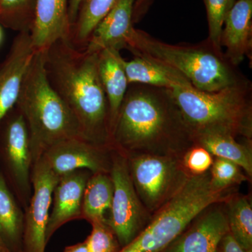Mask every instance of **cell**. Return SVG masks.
Segmentation results:
<instances>
[{"label":"cell","mask_w":252,"mask_h":252,"mask_svg":"<svg viewBox=\"0 0 252 252\" xmlns=\"http://www.w3.org/2000/svg\"><path fill=\"white\" fill-rule=\"evenodd\" d=\"M44 61V51H36L16 104L29 132L33 165L55 144L74 137L84 138L72 111L50 84Z\"/></svg>","instance_id":"obj_3"},{"label":"cell","mask_w":252,"mask_h":252,"mask_svg":"<svg viewBox=\"0 0 252 252\" xmlns=\"http://www.w3.org/2000/svg\"><path fill=\"white\" fill-rule=\"evenodd\" d=\"M36 51L28 32H18L0 63V124L17 102L26 72Z\"/></svg>","instance_id":"obj_13"},{"label":"cell","mask_w":252,"mask_h":252,"mask_svg":"<svg viewBox=\"0 0 252 252\" xmlns=\"http://www.w3.org/2000/svg\"><path fill=\"white\" fill-rule=\"evenodd\" d=\"M147 1H148V0H135V6H134L133 14L137 9L140 10V9L143 6L144 3Z\"/></svg>","instance_id":"obj_33"},{"label":"cell","mask_w":252,"mask_h":252,"mask_svg":"<svg viewBox=\"0 0 252 252\" xmlns=\"http://www.w3.org/2000/svg\"><path fill=\"white\" fill-rule=\"evenodd\" d=\"M92 231L85 240L89 252H119L121 246L107 221L91 223Z\"/></svg>","instance_id":"obj_28"},{"label":"cell","mask_w":252,"mask_h":252,"mask_svg":"<svg viewBox=\"0 0 252 252\" xmlns=\"http://www.w3.org/2000/svg\"><path fill=\"white\" fill-rule=\"evenodd\" d=\"M250 81L215 92L193 86L172 89V95L193 136H231L252 139V102Z\"/></svg>","instance_id":"obj_4"},{"label":"cell","mask_w":252,"mask_h":252,"mask_svg":"<svg viewBox=\"0 0 252 252\" xmlns=\"http://www.w3.org/2000/svg\"><path fill=\"white\" fill-rule=\"evenodd\" d=\"M112 151V147L97 145L82 137H74L55 144L39 160L59 177L82 169L92 173H109Z\"/></svg>","instance_id":"obj_11"},{"label":"cell","mask_w":252,"mask_h":252,"mask_svg":"<svg viewBox=\"0 0 252 252\" xmlns=\"http://www.w3.org/2000/svg\"><path fill=\"white\" fill-rule=\"evenodd\" d=\"M25 212L0 170V238L9 252H23Z\"/></svg>","instance_id":"obj_20"},{"label":"cell","mask_w":252,"mask_h":252,"mask_svg":"<svg viewBox=\"0 0 252 252\" xmlns=\"http://www.w3.org/2000/svg\"><path fill=\"white\" fill-rule=\"evenodd\" d=\"M60 177L55 175L41 160L32 169V194L25 211L23 252H45L46 231L52 203L54 189Z\"/></svg>","instance_id":"obj_10"},{"label":"cell","mask_w":252,"mask_h":252,"mask_svg":"<svg viewBox=\"0 0 252 252\" xmlns=\"http://www.w3.org/2000/svg\"><path fill=\"white\" fill-rule=\"evenodd\" d=\"M126 156L136 192L152 215L180 191L190 176L181 158L149 154Z\"/></svg>","instance_id":"obj_7"},{"label":"cell","mask_w":252,"mask_h":252,"mask_svg":"<svg viewBox=\"0 0 252 252\" xmlns=\"http://www.w3.org/2000/svg\"><path fill=\"white\" fill-rule=\"evenodd\" d=\"M218 252H252L240 246L229 233L220 242Z\"/></svg>","instance_id":"obj_30"},{"label":"cell","mask_w":252,"mask_h":252,"mask_svg":"<svg viewBox=\"0 0 252 252\" xmlns=\"http://www.w3.org/2000/svg\"><path fill=\"white\" fill-rule=\"evenodd\" d=\"M117 0H83L69 41L79 49L85 48L98 23L110 11Z\"/></svg>","instance_id":"obj_24"},{"label":"cell","mask_w":252,"mask_h":252,"mask_svg":"<svg viewBox=\"0 0 252 252\" xmlns=\"http://www.w3.org/2000/svg\"><path fill=\"white\" fill-rule=\"evenodd\" d=\"M0 154L10 187L25 212L32 194L33 159L27 126L16 106L0 124Z\"/></svg>","instance_id":"obj_9"},{"label":"cell","mask_w":252,"mask_h":252,"mask_svg":"<svg viewBox=\"0 0 252 252\" xmlns=\"http://www.w3.org/2000/svg\"><path fill=\"white\" fill-rule=\"evenodd\" d=\"M114 185L109 173H93L83 196L81 220L89 223L107 221L106 214L112 205Z\"/></svg>","instance_id":"obj_21"},{"label":"cell","mask_w":252,"mask_h":252,"mask_svg":"<svg viewBox=\"0 0 252 252\" xmlns=\"http://www.w3.org/2000/svg\"><path fill=\"white\" fill-rule=\"evenodd\" d=\"M228 233L225 203L212 204L161 252H218L220 242Z\"/></svg>","instance_id":"obj_12"},{"label":"cell","mask_w":252,"mask_h":252,"mask_svg":"<svg viewBox=\"0 0 252 252\" xmlns=\"http://www.w3.org/2000/svg\"><path fill=\"white\" fill-rule=\"evenodd\" d=\"M123 61L117 50L105 49L98 53L99 75L108 102L110 135L129 86Z\"/></svg>","instance_id":"obj_18"},{"label":"cell","mask_w":252,"mask_h":252,"mask_svg":"<svg viewBox=\"0 0 252 252\" xmlns=\"http://www.w3.org/2000/svg\"><path fill=\"white\" fill-rule=\"evenodd\" d=\"M129 84H142L172 90L179 87H190L188 79L175 69L143 56H135L123 61Z\"/></svg>","instance_id":"obj_19"},{"label":"cell","mask_w":252,"mask_h":252,"mask_svg":"<svg viewBox=\"0 0 252 252\" xmlns=\"http://www.w3.org/2000/svg\"><path fill=\"white\" fill-rule=\"evenodd\" d=\"M206 8L209 36L207 39L217 51L223 52L220 35L225 18L236 0H203Z\"/></svg>","instance_id":"obj_27"},{"label":"cell","mask_w":252,"mask_h":252,"mask_svg":"<svg viewBox=\"0 0 252 252\" xmlns=\"http://www.w3.org/2000/svg\"><path fill=\"white\" fill-rule=\"evenodd\" d=\"M111 147L125 155L181 158L195 144L171 91L142 84L128 89L110 135Z\"/></svg>","instance_id":"obj_1"},{"label":"cell","mask_w":252,"mask_h":252,"mask_svg":"<svg viewBox=\"0 0 252 252\" xmlns=\"http://www.w3.org/2000/svg\"><path fill=\"white\" fill-rule=\"evenodd\" d=\"M3 39H4V32H3L2 28L0 25V46L2 44Z\"/></svg>","instance_id":"obj_35"},{"label":"cell","mask_w":252,"mask_h":252,"mask_svg":"<svg viewBox=\"0 0 252 252\" xmlns=\"http://www.w3.org/2000/svg\"><path fill=\"white\" fill-rule=\"evenodd\" d=\"M44 58L48 80L72 111L83 137L112 147L108 102L99 75L98 53L76 47L69 39H61L44 51Z\"/></svg>","instance_id":"obj_2"},{"label":"cell","mask_w":252,"mask_h":252,"mask_svg":"<svg viewBox=\"0 0 252 252\" xmlns=\"http://www.w3.org/2000/svg\"><path fill=\"white\" fill-rule=\"evenodd\" d=\"M0 252H9L7 249L5 247L4 244L3 243L1 238H0Z\"/></svg>","instance_id":"obj_34"},{"label":"cell","mask_w":252,"mask_h":252,"mask_svg":"<svg viewBox=\"0 0 252 252\" xmlns=\"http://www.w3.org/2000/svg\"><path fill=\"white\" fill-rule=\"evenodd\" d=\"M252 0H236L222 29L220 45L233 65L238 67L252 50Z\"/></svg>","instance_id":"obj_17"},{"label":"cell","mask_w":252,"mask_h":252,"mask_svg":"<svg viewBox=\"0 0 252 252\" xmlns=\"http://www.w3.org/2000/svg\"><path fill=\"white\" fill-rule=\"evenodd\" d=\"M37 0H0V24L18 32H31Z\"/></svg>","instance_id":"obj_25"},{"label":"cell","mask_w":252,"mask_h":252,"mask_svg":"<svg viewBox=\"0 0 252 252\" xmlns=\"http://www.w3.org/2000/svg\"><path fill=\"white\" fill-rule=\"evenodd\" d=\"M235 192L236 188L214 189L210 171L190 175L180 191L153 214L145 228L119 252H161L200 212L212 204L224 203Z\"/></svg>","instance_id":"obj_6"},{"label":"cell","mask_w":252,"mask_h":252,"mask_svg":"<svg viewBox=\"0 0 252 252\" xmlns=\"http://www.w3.org/2000/svg\"><path fill=\"white\" fill-rule=\"evenodd\" d=\"M252 141L242 144L231 136L205 135L197 137L195 144L207 149L215 158L235 162L243 169L249 178L252 177Z\"/></svg>","instance_id":"obj_22"},{"label":"cell","mask_w":252,"mask_h":252,"mask_svg":"<svg viewBox=\"0 0 252 252\" xmlns=\"http://www.w3.org/2000/svg\"><path fill=\"white\" fill-rule=\"evenodd\" d=\"M69 0H37L31 32L36 51H46L61 39H69L72 26L68 16Z\"/></svg>","instance_id":"obj_16"},{"label":"cell","mask_w":252,"mask_h":252,"mask_svg":"<svg viewBox=\"0 0 252 252\" xmlns=\"http://www.w3.org/2000/svg\"><path fill=\"white\" fill-rule=\"evenodd\" d=\"M127 49L175 69L197 90L215 92L250 81L208 39L197 45H172L135 29Z\"/></svg>","instance_id":"obj_5"},{"label":"cell","mask_w":252,"mask_h":252,"mask_svg":"<svg viewBox=\"0 0 252 252\" xmlns=\"http://www.w3.org/2000/svg\"><path fill=\"white\" fill-rule=\"evenodd\" d=\"M83 0H69L68 2V16L71 26L74 24L77 21L79 8H80Z\"/></svg>","instance_id":"obj_31"},{"label":"cell","mask_w":252,"mask_h":252,"mask_svg":"<svg viewBox=\"0 0 252 252\" xmlns=\"http://www.w3.org/2000/svg\"><path fill=\"white\" fill-rule=\"evenodd\" d=\"M210 175V183L216 190L235 188L250 180L238 165L221 158H214Z\"/></svg>","instance_id":"obj_26"},{"label":"cell","mask_w":252,"mask_h":252,"mask_svg":"<svg viewBox=\"0 0 252 252\" xmlns=\"http://www.w3.org/2000/svg\"><path fill=\"white\" fill-rule=\"evenodd\" d=\"M114 193L107 223L121 248L130 243L148 224L152 215L141 201L131 180L127 157L113 149L110 172Z\"/></svg>","instance_id":"obj_8"},{"label":"cell","mask_w":252,"mask_h":252,"mask_svg":"<svg viewBox=\"0 0 252 252\" xmlns=\"http://www.w3.org/2000/svg\"><path fill=\"white\" fill-rule=\"evenodd\" d=\"M63 252H88L87 245L86 241L83 243L76 244V245H71L64 249Z\"/></svg>","instance_id":"obj_32"},{"label":"cell","mask_w":252,"mask_h":252,"mask_svg":"<svg viewBox=\"0 0 252 252\" xmlns=\"http://www.w3.org/2000/svg\"><path fill=\"white\" fill-rule=\"evenodd\" d=\"M135 0H117L110 11L98 23L85 46L86 51L99 53L112 49H127L135 28L133 11Z\"/></svg>","instance_id":"obj_15"},{"label":"cell","mask_w":252,"mask_h":252,"mask_svg":"<svg viewBox=\"0 0 252 252\" xmlns=\"http://www.w3.org/2000/svg\"><path fill=\"white\" fill-rule=\"evenodd\" d=\"M92 174L89 170L82 169L60 177L53 192V207L46 227V241L67 222L81 220L84 190Z\"/></svg>","instance_id":"obj_14"},{"label":"cell","mask_w":252,"mask_h":252,"mask_svg":"<svg viewBox=\"0 0 252 252\" xmlns=\"http://www.w3.org/2000/svg\"><path fill=\"white\" fill-rule=\"evenodd\" d=\"M215 157L207 149L194 144L182 157V164L189 175H200L210 171Z\"/></svg>","instance_id":"obj_29"},{"label":"cell","mask_w":252,"mask_h":252,"mask_svg":"<svg viewBox=\"0 0 252 252\" xmlns=\"http://www.w3.org/2000/svg\"><path fill=\"white\" fill-rule=\"evenodd\" d=\"M224 203L230 234L244 249L252 250V206L250 198L237 191Z\"/></svg>","instance_id":"obj_23"}]
</instances>
